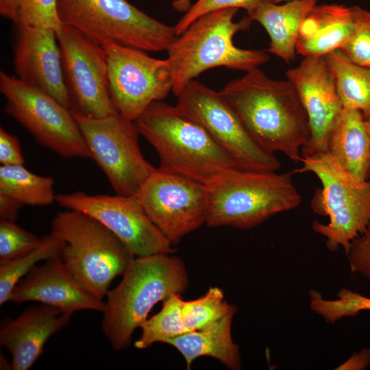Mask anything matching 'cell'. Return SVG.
Returning <instances> with one entry per match:
<instances>
[{"label": "cell", "mask_w": 370, "mask_h": 370, "mask_svg": "<svg viewBox=\"0 0 370 370\" xmlns=\"http://www.w3.org/2000/svg\"><path fill=\"white\" fill-rule=\"evenodd\" d=\"M134 123L156 149L160 168L204 185L239 168L206 130L177 105L154 101Z\"/></svg>", "instance_id": "cell-3"}, {"label": "cell", "mask_w": 370, "mask_h": 370, "mask_svg": "<svg viewBox=\"0 0 370 370\" xmlns=\"http://www.w3.org/2000/svg\"><path fill=\"white\" fill-rule=\"evenodd\" d=\"M108 63L110 92L117 111L134 121L154 101L172 92L173 79L166 59L115 42L101 45Z\"/></svg>", "instance_id": "cell-13"}, {"label": "cell", "mask_w": 370, "mask_h": 370, "mask_svg": "<svg viewBox=\"0 0 370 370\" xmlns=\"http://www.w3.org/2000/svg\"><path fill=\"white\" fill-rule=\"evenodd\" d=\"M59 18L92 41L115 42L145 51H166L174 26L151 17L126 0H58Z\"/></svg>", "instance_id": "cell-8"}, {"label": "cell", "mask_w": 370, "mask_h": 370, "mask_svg": "<svg viewBox=\"0 0 370 370\" xmlns=\"http://www.w3.org/2000/svg\"><path fill=\"white\" fill-rule=\"evenodd\" d=\"M13 53L16 77L69 109L56 32L47 28L17 25Z\"/></svg>", "instance_id": "cell-17"}, {"label": "cell", "mask_w": 370, "mask_h": 370, "mask_svg": "<svg viewBox=\"0 0 370 370\" xmlns=\"http://www.w3.org/2000/svg\"><path fill=\"white\" fill-rule=\"evenodd\" d=\"M36 301L73 314L83 310L103 312L105 301L84 288L61 259L57 257L34 266L14 288L10 301Z\"/></svg>", "instance_id": "cell-18"}, {"label": "cell", "mask_w": 370, "mask_h": 370, "mask_svg": "<svg viewBox=\"0 0 370 370\" xmlns=\"http://www.w3.org/2000/svg\"><path fill=\"white\" fill-rule=\"evenodd\" d=\"M346 256L351 272L363 277L370 285V226L351 243Z\"/></svg>", "instance_id": "cell-34"}, {"label": "cell", "mask_w": 370, "mask_h": 370, "mask_svg": "<svg viewBox=\"0 0 370 370\" xmlns=\"http://www.w3.org/2000/svg\"><path fill=\"white\" fill-rule=\"evenodd\" d=\"M254 140L267 151L301 162L310 136L308 118L294 86L258 67L228 82L219 92Z\"/></svg>", "instance_id": "cell-1"}, {"label": "cell", "mask_w": 370, "mask_h": 370, "mask_svg": "<svg viewBox=\"0 0 370 370\" xmlns=\"http://www.w3.org/2000/svg\"><path fill=\"white\" fill-rule=\"evenodd\" d=\"M57 39L71 112L90 118L118 112L110 95L103 47L65 25L57 34Z\"/></svg>", "instance_id": "cell-12"}, {"label": "cell", "mask_w": 370, "mask_h": 370, "mask_svg": "<svg viewBox=\"0 0 370 370\" xmlns=\"http://www.w3.org/2000/svg\"><path fill=\"white\" fill-rule=\"evenodd\" d=\"M73 114L90 158L102 170L116 194L135 195L155 168L140 151L134 121L119 112L102 118Z\"/></svg>", "instance_id": "cell-10"}, {"label": "cell", "mask_w": 370, "mask_h": 370, "mask_svg": "<svg viewBox=\"0 0 370 370\" xmlns=\"http://www.w3.org/2000/svg\"><path fill=\"white\" fill-rule=\"evenodd\" d=\"M365 124L366 129L370 136V114L365 116Z\"/></svg>", "instance_id": "cell-40"}, {"label": "cell", "mask_w": 370, "mask_h": 370, "mask_svg": "<svg viewBox=\"0 0 370 370\" xmlns=\"http://www.w3.org/2000/svg\"><path fill=\"white\" fill-rule=\"evenodd\" d=\"M40 238L13 221L0 220V264L16 260L38 247Z\"/></svg>", "instance_id": "cell-30"}, {"label": "cell", "mask_w": 370, "mask_h": 370, "mask_svg": "<svg viewBox=\"0 0 370 370\" xmlns=\"http://www.w3.org/2000/svg\"><path fill=\"white\" fill-rule=\"evenodd\" d=\"M56 201L64 208L82 212L100 222L135 257L175 251L135 195H88L77 191L59 194Z\"/></svg>", "instance_id": "cell-15"}, {"label": "cell", "mask_w": 370, "mask_h": 370, "mask_svg": "<svg viewBox=\"0 0 370 370\" xmlns=\"http://www.w3.org/2000/svg\"><path fill=\"white\" fill-rule=\"evenodd\" d=\"M317 1L293 0L279 4L274 0H259L247 16L268 33L271 42L267 51L288 64L297 54L301 25Z\"/></svg>", "instance_id": "cell-21"}, {"label": "cell", "mask_w": 370, "mask_h": 370, "mask_svg": "<svg viewBox=\"0 0 370 370\" xmlns=\"http://www.w3.org/2000/svg\"><path fill=\"white\" fill-rule=\"evenodd\" d=\"M135 196L172 245L206 222L204 184L186 176L155 168Z\"/></svg>", "instance_id": "cell-14"}, {"label": "cell", "mask_w": 370, "mask_h": 370, "mask_svg": "<svg viewBox=\"0 0 370 370\" xmlns=\"http://www.w3.org/2000/svg\"><path fill=\"white\" fill-rule=\"evenodd\" d=\"M259 0H197L174 26L176 36L182 34L201 16L224 8H243L250 12Z\"/></svg>", "instance_id": "cell-33"}, {"label": "cell", "mask_w": 370, "mask_h": 370, "mask_svg": "<svg viewBox=\"0 0 370 370\" xmlns=\"http://www.w3.org/2000/svg\"><path fill=\"white\" fill-rule=\"evenodd\" d=\"M205 223L247 230L298 207L302 197L291 173L230 169L204 185Z\"/></svg>", "instance_id": "cell-4"}, {"label": "cell", "mask_w": 370, "mask_h": 370, "mask_svg": "<svg viewBox=\"0 0 370 370\" xmlns=\"http://www.w3.org/2000/svg\"><path fill=\"white\" fill-rule=\"evenodd\" d=\"M343 108L370 114V68L350 60L340 49L324 56Z\"/></svg>", "instance_id": "cell-24"}, {"label": "cell", "mask_w": 370, "mask_h": 370, "mask_svg": "<svg viewBox=\"0 0 370 370\" xmlns=\"http://www.w3.org/2000/svg\"><path fill=\"white\" fill-rule=\"evenodd\" d=\"M119 284L106 294L101 330L115 351L127 348L153 306L186 289L189 279L179 257L158 254L134 257Z\"/></svg>", "instance_id": "cell-2"}, {"label": "cell", "mask_w": 370, "mask_h": 370, "mask_svg": "<svg viewBox=\"0 0 370 370\" xmlns=\"http://www.w3.org/2000/svg\"><path fill=\"white\" fill-rule=\"evenodd\" d=\"M328 151L347 173L369 180L370 136L360 111L343 109L331 132Z\"/></svg>", "instance_id": "cell-22"}, {"label": "cell", "mask_w": 370, "mask_h": 370, "mask_svg": "<svg viewBox=\"0 0 370 370\" xmlns=\"http://www.w3.org/2000/svg\"><path fill=\"white\" fill-rule=\"evenodd\" d=\"M23 204L8 196L0 195V218L13 221L16 219Z\"/></svg>", "instance_id": "cell-36"}, {"label": "cell", "mask_w": 370, "mask_h": 370, "mask_svg": "<svg viewBox=\"0 0 370 370\" xmlns=\"http://www.w3.org/2000/svg\"><path fill=\"white\" fill-rule=\"evenodd\" d=\"M236 310H232L214 324L187 332L169 340L166 344L174 347L184 357L187 369L199 357L209 356L219 360L232 370L242 369L238 345L232 337L231 327Z\"/></svg>", "instance_id": "cell-23"}, {"label": "cell", "mask_w": 370, "mask_h": 370, "mask_svg": "<svg viewBox=\"0 0 370 370\" xmlns=\"http://www.w3.org/2000/svg\"><path fill=\"white\" fill-rule=\"evenodd\" d=\"M73 314L41 304L29 306L0 327V345L11 355L10 369L27 370L43 352L50 337L69 323Z\"/></svg>", "instance_id": "cell-19"}, {"label": "cell", "mask_w": 370, "mask_h": 370, "mask_svg": "<svg viewBox=\"0 0 370 370\" xmlns=\"http://www.w3.org/2000/svg\"><path fill=\"white\" fill-rule=\"evenodd\" d=\"M0 195L35 206L51 205L56 198L53 179L36 175L23 164L0 166Z\"/></svg>", "instance_id": "cell-25"}, {"label": "cell", "mask_w": 370, "mask_h": 370, "mask_svg": "<svg viewBox=\"0 0 370 370\" xmlns=\"http://www.w3.org/2000/svg\"><path fill=\"white\" fill-rule=\"evenodd\" d=\"M177 97L176 105L197 120L240 169L277 171L280 168L274 153L254 140L219 92L193 79Z\"/></svg>", "instance_id": "cell-11"}, {"label": "cell", "mask_w": 370, "mask_h": 370, "mask_svg": "<svg viewBox=\"0 0 370 370\" xmlns=\"http://www.w3.org/2000/svg\"><path fill=\"white\" fill-rule=\"evenodd\" d=\"M191 0H175L172 3L173 8L178 12H186L190 8Z\"/></svg>", "instance_id": "cell-39"}, {"label": "cell", "mask_w": 370, "mask_h": 370, "mask_svg": "<svg viewBox=\"0 0 370 370\" xmlns=\"http://www.w3.org/2000/svg\"><path fill=\"white\" fill-rule=\"evenodd\" d=\"M22 0H0V14L14 23Z\"/></svg>", "instance_id": "cell-38"}, {"label": "cell", "mask_w": 370, "mask_h": 370, "mask_svg": "<svg viewBox=\"0 0 370 370\" xmlns=\"http://www.w3.org/2000/svg\"><path fill=\"white\" fill-rule=\"evenodd\" d=\"M354 27L353 7L317 4L301 25L297 53L304 57H323L341 49L350 38Z\"/></svg>", "instance_id": "cell-20"}, {"label": "cell", "mask_w": 370, "mask_h": 370, "mask_svg": "<svg viewBox=\"0 0 370 370\" xmlns=\"http://www.w3.org/2000/svg\"><path fill=\"white\" fill-rule=\"evenodd\" d=\"M51 234L65 242L61 259L72 275L101 300L135 257L106 227L79 211L58 212Z\"/></svg>", "instance_id": "cell-7"}, {"label": "cell", "mask_w": 370, "mask_h": 370, "mask_svg": "<svg viewBox=\"0 0 370 370\" xmlns=\"http://www.w3.org/2000/svg\"><path fill=\"white\" fill-rule=\"evenodd\" d=\"M308 115L310 136L302 147V157L328 151L331 132L343 108L335 82L323 57H304L286 72Z\"/></svg>", "instance_id": "cell-16"}, {"label": "cell", "mask_w": 370, "mask_h": 370, "mask_svg": "<svg viewBox=\"0 0 370 370\" xmlns=\"http://www.w3.org/2000/svg\"><path fill=\"white\" fill-rule=\"evenodd\" d=\"M310 308L325 323H334L345 317H355L361 311L370 310V297L347 288H341L336 299H326L317 291L309 292Z\"/></svg>", "instance_id": "cell-29"}, {"label": "cell", "mask_w": 370, "mask_h": 370, "mask_svg": "<svg viewBox=\"0 0 370 370\" xmlns=\"http://www.w3.org/2000/svg\"><path fill=\"white\" fill-rule=\"evenodd\" d=\"M65 245L64 241L51 234L44 235L34 249L16 260L0 264V305L10 301L16 284L37 262L61 257Z\"/></svg>", "instance_id": "cell-26"}, {"label": "cell", "mask_w": 370, "mask_h": 370, "mask_svg": "<svg viewBox=\"0 0 370 370\" xmlns=\"http://www.w3.org/2000/svg\"><path fill=\"white\" fill-rule=\"evenodd\" d=\"M25 160L18 139L0 128V163L3 166L24 164Z\"/></svg>", "instance_id": "cell-35"}, {"label": "cell", "mask_w": 370, "mask_h": 370, "mask_svg": "<svg viewBox=\"0 0 370 370\" xmlns=\"http://www.w3.org/2000/svg\"><path fill=\"white\" fill-rule=\"evenodd\" d=\"M182 301L180 294L164 300L161 310L141 325V334L134 343V347L143 349L156 343H166L188 332L182 318Z\"/></svg>", "instance_id": "cell-27"}, {"label": "cell", "mask_w": 370, "mask_h": 370, "mask_svg": "<svg viewBox=\"0 0 370 370\" xmlns=\"http://www.w3.org/2000/svg\"><path fill=\"white\" fill-rule=\"evenodd\" d=\"M274 1L276 3H280L283 2V1L286 2V1H293V0H274Z\"/></svg>", "instance_id": "cell-41"}, {"label": "cell", "mask_w": 370, "mask_h": 370, "mask_svg": "<svg viewBox=\"0 0 370 370\" xmlns=\"http://www.w3.org/2000/svg\"><path fill=\"white\" fill-rule=\"evenodd\" d=\"M353 32L340 49L353 62L370 68V12L354 6Z\"/></svg>", "instance_id": "cell-31"}, {"label": "cell", "mask_w": 370, "mask_h": 370, "mask_svg": "<svg viewBox=\"0 0 370 370\" xmlns=\"http://www.w3.org/2000/svg\"><path fill=\"white\" fill-rule=\"evenodd\" d=\"M0 91L5 99V112L40 145L62 158H90L79 127L69 108L4 71L0 72Z\"/></svg>", "instance_id": "cell-9"}, {"label": "cell", "mask_w": 370, "mask_h": 370, "mask_svg": "<svg viewBox=\"0 0 370 370\" xmlns=\"http://www.w3.org/2000/svg\"><path fill=\"white\" fill-rule=\"evenodd\" d=\"M237 10L224 8L201 16L170 45L166 60L175 96L208 69L223 66L246 72L269 60L263 51L241 49L234 44V36L248 30L252 21L248 16L234 21Z\"/></svg>", "instance_id": "cell-5"}, {"label": "cell", "mask_w": 370, "mask_h": 370, "mask_svg": "<svg viewBox=\"0 0 370 370\" xmlns=\"http://www.w3.org/2000/svg\"><path fill=\"white\" fill-rule=\"evenodd\" d=\"M57 4L58 0H22L15 24L51 29L58 34L63 24Z\"/></svg>", "instance_id": "cell-32"}, {"label": "cell", "mask_w": 370, "mask_h": 370, "mask_svg": "<svg viewBox=\"0 0 370 370\" xmlns=\"http://www.w3.org/2000/svg\"><path fill=\"white\" fill-rule=\"evenodd\" d=\"M370 363V349L365 348L355 353L337 369L360 370L367 368Z\"/></svg>", "instance_id": "cell-37"}, {"label": "cell", "mask_w": 370, "mask_h": 370, "mask_svg": "<svg viewBox=\"0 0 370 370\" xmlns=\"http://www.w3.org/2000/svg\"><path fill=\"white\" fill-rule=\"evenodd\" d=\"M302 167L291 173L311 172L320 180L311 201L317 214L329 222L313 221L312 230L325 238V246L335 252L342 247L345 254L351 243L370 226V180L363 181L345 171L328 151L302 157Z\"/></svg>", "instance_id": "cell-6"}, {"label": "cell", "mask_w": 370, "mask_h": 370, "mask_svg": "<svg viewBox=\"0 0 370 370\" xmlns=\"http://www.w3.org/2000/svg\"><path fill=\"white\" fill-rule=\"evenodd\" d=\"M234 310L236 307L227 303L223 291L217 286L210 287L197 299L183 300L182 305L183 321L188 332L208 327Z\"/></svg>", "instance_id": "cell-28"}]
</instances>
